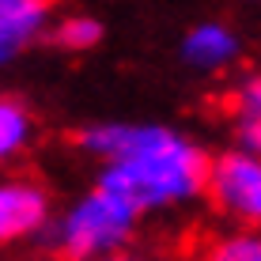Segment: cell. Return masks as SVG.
<instances>
[{"instance_id": "cell-1", "label": "cell", "mask_w": 261, "mask_h": 261, "mask_svg": "<svg viewBox=\"0 0 261 261\" xmlns=\"http://www.w3.org/2000/svg\"><path fill=\"white\" fill-rule=\"evenodd\" d=\"M80 144L110 159L98 186L137 212L186 201L201 193L208 178L204 151L163 125H95Z\"/></svg>"}, {"instance_id": "cell-2", "label": "cell", "mask_w": 261, "mask_h": 261, "mask_svg": "<svg viewBox=\"0 0 261 261\" xmlns=\"http://www.w3.org/2000/svg\"><path fill=\"white\" fill-rule=\"evenodd\" d=\"M137 216L140 212L133 208V204H125L121 197H114L110 190L98 186L95 193H87L84 201L61 220L57 246L65 250V257H72V261L114 254V250L133 235Z\"/></svg>"}, {"instance_id": "cell-3", "label": "cell", "mask_w": 261, "mask_h": 261, "mask_svg": "<svg viewBox=\"0 0 261 261\" xmlns=\"http://www.w3.org/2000/svg\"><path fill=\"white\" fill-rule=\"evenodd\" d=\"M204 186H208V193L216 197V204L223 212L261 227V155L231 151V155L216 159L208 167Z\"/></svg>"}, {"instance_id": "cell-4", "label": "cell", "mask_w": 261, "mask_h": 261, "mask_svg": "<svg viewBox=\"0 0 261 261\" xmlns=\"http://www.w3.org/2000/svg\"><path fill=\"white\" fill-rule=\"evenodd\" d=\"M49 201L34 182H8L0 186V242L23 239L46 223Z\"/></svg>"}, {"instance_id": "cell-5", "label": "cell", "mask_w": 261, "mask_h": 261, "mask_svg": "<svg viewBox=\"0 0 261 261\" xmlns=\"http://www.w3.org/2000/svg\"><path fill=\"white\" fill-rule=\"evenodd\" d=\"M235 49H239L235 34L216 27V23L197 27V31H190V38H186V61H193V65H201V68L227 65V61L235 57Z\"/></svg>"}, {"instance_id": "cell-6", "label": "cell", "mask_w": 261, "mask_h": 261, "mask_svg": "<svg viewBox=\"0 0 261 261\" xmlns=\"http://www.w3.org/2000/svg\"><path fill=\"white\" fill-rule=\"evenodd\" d=\"M46 12H49V0H0V31L15 46H23L42 31Z\"/></svg>"}, {"instance_id": "cell-7", "label": "cell", "mask_w": 261, "mask_h": 261, "mask_svg": "<svg viewBox=\"0 0 261 261\" xmlns=\"http://www.w3.org/2000/svg\"><path fill=\"white\" fill-rule=\"evenodd\" d=\"M235 125L239 140L250 151H261V80H246L235 95Z\"/></svg>"}, {"instance_id": "cell-8", "label": "cell", "mask_w": 261, "mask_h": 261, "mask_svg": "<svg viewBox=\"0 0 261 261\" xmlns=\"http://www.w3.org/2000/svg\"><path fill=\"white\" fill-rule=\"evenodd\" d=\"M31 140V114L15 98H0V159H12Z\"/></svg>"}, {"instance_id": "cell-9", "label": "cell", "mask_w": 261, "mask_h": 261, "mask_svg": "<svg viewBox=\"0 0 261 261\" xmlns=\"http://www.w3.org/2000/svg\"><path fill=\"white\" fill-rule=\"evenodd\" d=\"M208 261H261V235H231L216 242Z\"/></svg>"}, {"instance_id": "cell-10", "label": "cell", "mask_w": 261, "mask_h": 261, "mask_svg": "<svg viewBox=\"0 0 261 261\" xmlns=\"http://www.w3.org/2000/svg\"><path fill=\"white\" fill-rule=\"evenodd\" d=\"M98 34H102V31H98L95 19H68L57 31V42L65 49H87V46H95V42H98Z\"/></svg>"}, {"instance_id": "cell-11", "label": "cell", "mask_w": 261, "mask_h": 261, "mask_svg": "<svg viewBox=\"0 0 261 261\" xmlns=\"http://www.w3.org/2000/svg\"><path fill=\"white\" fill-rule=\"evenodd\" d=\"M15 49H19V46H15V42L8 38L4 31H0V61H8V57H12V53H15Z\"/></svg>"}, {"instance_id": "cell-12", "label": "cell", "mask_w": 261, "mask_h": 261, "mask_svg": "<svg viewBox=\"0 0 261 261\" xmlns=\"http://www.w3.org/2000/svg\"><path fill=\"white\" fill-rule=\"evenodd\" d=\"M102 261H140V257H125V254H102Z\"/></svg>"}]
</instances>
